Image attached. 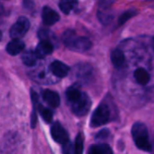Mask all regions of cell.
Returning <instances> with one entry per match:
<instances>
[{
	"label": "cell",
	"instance_id": "cell-1",
	"mask_svg": "<svg viewBox=\"0 0 154 154\" xmlns=\"http://www.w3.org/2000/svg\"><path fill=\"white\" fill-rule=\"evenodd\" d=\"M66 98L75 116L80 117L88 113L91 106V100L87 93L80 91L76 87H70L66 91Z\"/></svg>",
	"mask_w": 154,
	"mask_h": 154
},
{
	"label": "cell",
	"instance_id": "cell-2",
	"mask_svg": "<svg viewBox=\"0 0 154 154\" xmlns=\"http://www.w3.org/2000/svg\"><path fill=\"white\" fill-rule=\"evenodd\" d=\"M62 40L68 49L76 52H85L92 47V42L88 37L79 36L72 30H67L63 33Z\"/></svg>",
	"mask_w": 154,
	"mask_h": 154
},
{
	"label": "cell",
	"instance_id": "cell-3",
	"mask_svg": "<svg viewBox=\"0 0 154 154\" xmlns=\"http://www.w3.org/2000/svg\"><path fill=\"white\" fill-rule=\"evenodd\" d=\"M132 135L138 149L147 152H151L152 151V145L150 141L148 128L144 124L141 122L135 123L132 128Z\"/></svg>",
	"mask_w": 154,
	"mask_h": 154
},
{
	"label": "cell",
	"instance_id": "cell-4",
	"mask_svg": "<svg viewBox=\"0 0 154 154\" xmlns=\"http://www.w3.org/2000/svg\"><path fill=\"white\" fill-rule=\"evenodd\" d=\"M111 120V109L109 106L106 103H101L94 111L91 120L90 125L93 128L104 125L107 124Z\"/></svg>",
	"mask_w": 154,
	"mask_h": 154
},
{
	"label": "cell",
	"instance_id": "cell-5",
	"mask_svg": "<svg viewBox=\"0 0 154 154\" xmlns=\"http://www.w3.org/2000/svg\"><path fill=\"white\" fill-rule=\"evenodd\" d=\"M30 28V22L26 17L21 16L11 27L9 34L12 39H20L23 37Z\"/></svg>",
	"mask_w": 154,
	"mask_h": 154
},
{
	"label": "cell",
	"instance_id": "cell-6",
	"mask_svg": "<svg viewBox=\"0 0 154 154\" xmlns=\"http://www.w3.org/2000/svg\"><path fill=\"white\" fill-rule=\"evenodd\" d=\"M51 137L53 138V140L58 143L64 144L69 141L67 131L59 122H55L51 125Z\"/></svg>",
	"mask_w": 154,
	"mask_h": 154
},
{
	"label": "cell",
	"instance_id": "cell-7",
	"mask_svg": "<svg viewBox=\"0 0 154 154\" xmlns=\"http://www.w3.org/2000/svg\"><path fill=\"white\" fill-rule=\"evenodd\" d=\"M72 74L76 79H78L83 83L84 81L89 80V79L92 75V69L88 64L79 63L76 67H74Z\"/></svg>",
	"mask_w": 154,
	"mask_h": 154
},
{
	"label": "cell",
	"instance_id": "cell-8",
	"mask_svg": "<svg viewBox=\"0 0 154 154\" xmlns=\"http://www.w3.org/2000/svg\"><path fill=\"white\" fill-rule=\"evenodd\" d=\"M54 50L53 44L49 39H42L40 43L37 45L34 52L38 59H42L46 55L51 54Z\"/></svg>",
	"mask_w": 154,
	"mask_h": 154
},
{
	"label": "cell",
	"instance_id": "cell-9",
	"mask_svg": "<svg viewBox=\"0 0 154 154\" xmlns=\"http://www.w3.org/2000/svg\"><path fill=\"white\" fill-rule=\"evenodd\" d=\"M50 71L58 78H64L69 72V67L60 60H54L50 64Z\"/></svg>",
	"mask_w": 154,
	"mask_h": 154
},
{
	"label": "cell",
	"instance_id": "cell-10",
	"mask_svg": "<svg viewBox=\"0 0 154 154\" xmlns=\"http://www.w3.org/2000/svg\"><path fill=\"white\" fill-rule=\"evenodd\" d=\"M42 22L45 25H53L60 20L59 14L49 6H44L42 13Z\"/></svg>",
	"mask_w": 154,
	"mask_h": 154
},
{
	"label": "cell",
	"instance_id": "cell-11",
	"mask_svg": "<svg viewBox=\"0 0 154 154\" xmlns=\"http://www.w3.org/2000/svg\"><path fill=\"white\" fill-rule=\"evenodd\" d=\"M42 99L52 108H57L60 106V96L57 92L52 91V90H49L46 89L44 91H42Z\"/></svg>",
	"mask_w": 154,
	"mask_h": 154
},
{
	"label": "cell",
	"instance_id": "cell-12",
	"mask_svg": "<svg viewBox=\"0 0 154 154\" xmlns=\"http://www.w3.org/2000/svg\"><path fill=\"white\" fill-rule=\"evenodd\" d=\"M134 80L141 86H147L151 81V75L144 68H138L134 72Z\"/></svg>",
	"mask_w": 154,
	"mask_h": 154
},
{
	"label": "cell",
	"instance_id": "cell-13",
	"mask_svg": "<svg viewBox=\"0 0 154 154\" xmlns=\"http://www.w3.org/2000/svg\"><path fill=\"white\" fill-rule=\"evenodd\" d=\"M24 48L25 44L23 41H21L20 39H13L10 42L7 43L6 51L8 52V54L12 56H15L22 52Z\"/></svg>",
	"mask_w": 154,
	"mask_h": 154
},
{
	"label": "cell",
	"instance_id": "cell-14",
	"mask_svg": "<svg viewBox=\"0 0 154 154\" xmlns=\"http://www.w3.org/2000/svg\"><path fill=\"white\" fill-rule=\"evenodd\" d=\"M111 60L114 66L117 69H121L125 64V52L120 49H115L111 53Z\"/></svg>",
	"mask_w": 154,
	"mask_h": 154
},
{
	"label": "cell",
	"instance_id": "cell-15",
	"mask_svg": "<svg viewBox=\"0 0 154 154\" xmlns=\"http://www.w3.org/2000/svg\"><path fill=\"white\" fill-rule=\"evenodd\" d=\"M31 97H32V106H33L32 118H31V126L34 128L37 123V106L40 103V101H39L38 94L33 89L31 90Z\"/></svg>",
	"mask_w": 154,
	"mask_h": 154
},
{
	"label": "cell",
	"instance_id": "cell-16",
	"mask_svg": "<svg viewBox=\"0 0 154 154\" xmlns=\"http://www.w3.org/2000/svg\"><path fill=\"white\" fill-rule=\"evenodd\" d=\"M88 153L90 154H111L113 153V151L111 147L108 144L106 143H100L92 145L91 148L88 151Z\"/></svg>",
	"mask_w": 154,
	"mask_h": 154
},
{
	"label": "cell",
	"instance_id": "cell-17",
	"mask_svg": "<svg viewBox=\"0 0 154 154\" xmlns=\"http://www.w3.org/2000/svg\"><path fill=\"white\" fill-rule=\"evenodd\" d=\"M78 5V0H60L59 6L61 12L65 14H69Z\"/></svg>",
	"mask_w": 154,
	"mask_h": 154
},
{
	"label": "cell",
	"instance_id": "cell-18",
	"mask_svg": "<svg viewBox=\"0 0 154 154\" xmlns=\"http://www.w3.org/2000/svg\"><path fill=\"white\" fill-rule=\"evenodd\" d=\"M37 56L35 54L34 51H31V50H28L26 51L23 56H22V60H23V64H25L26 66L28 67H32L36 64V60H37Z\"/></svg>",
	"mask_w": 154,
	"mask_h": 154
},
{
	"label": "cell",
	"instance_id": "cell-19",
	"mask_svg": "<svg viewBox=\"0 0 154 154\" xmlns=\"http://www.w3.org/2000/svg\"><path fill=\"white\" fill-rule=\"evenodd\" d=\"M37 112H39V114L41 115V116L43 118V120L47 123H51L52 120V116H53V113L52 111H51L49 108L43 106L42 105H41L40 103L37 106Z\"/></svg>",
	"mask_w": 154,
	"mask_h": 154
},
{
	"label": "cell",
	"instance_id": "cell-20",
	"mask_svg": "<svg viewBox=\"0 0 154 154\" xmlns=\"http://www.w3.org/2000/svg\"><path fill=\"white\" fill-rule=\"evenodd\" d=\"M83 149H84L83 136L81 134H79L76 137L75 143H74V153L81 154L83 152Z\"/></svg>",
	"mask_w": 154,
	"mask_h": 154
},
{
	"label": "cell",
	"instance_id": "cell-21",
	"mask_svg": "<svg viewBox=\"0 0 154 154\" xmlns=\"http://www.w3.org/2000/svg\"><path fill=\"white\" fill-rule=\"evenodd\" d=\"M138 14V12L136 10H128L126 12H125L120 17H119V21L118 23L119 25H123L125 23H126L129 19H131L132 17H134V15H136Z\"/></svg>",
	"mask_w": 154,
	"mask_h": 154
},
{
	"label": "cell",
	"instance_id": "cell-22",
	"mask_svg": "<svg viewBox=\"0 0 154 154\" xmlns=\"http://www.w3.org/2000/svg\"><path fill=\"white\" fill-rule=\"evenodd\" d=\"M109 135H110L109 130H108V129H103V130H101V131L97 134L96 139H97V141H99V142L105 141V140H107V139H108Z\"/></svg>",
	"mask_w": 154,
	"mask_h": 154
},
{
	"label": "cell",
	"instance_id": "cell-23",
	"mask_svg": "<svg viewBox=\"0 0 154 154\" xmlns=\"http://www.w3.org/2000/svg\"><path fill=\"white\" fill-rule=\"evenodd\" d=\"M62 145H63V148H62V152L63 153H74V147L69 143V141L68 143L62 144Z\"/></svg>",
	"mask_w": 154,
	"mask_h": 154
},
{
	"label": "cell",
	"instance_id": "cell-24",
	"mask_svg": "<svg viewBox=\"0 0 154 154\" xmlns=\"http://www.w3.org/2000/svg\"><path fill=\"white\" fill-rule=\"evenodd\" d=\"M33 2L32 0H23V6H25V8L31 9L32 6H33Z\"/></svg>",
	"mask_w": 154,
	"mask_h": 154
},
{
	"label": "cell",
	"instance_id": "cell-25",
	"mask_svg": "<svg viewBox=\"0 0 154 154\" xmlns=\"http://www.w3.org/2000/svg\"><path fill=\"white\" fill-rule=\"evenodd\" d=\"M2 11H3V8H2V6L0 5V14H2Z\"/></svg>",
	"mask_w": 154,
	"mask_h": 154
},
{
	"label": "cell",
	"instance_id": "cell-26",
	"mask_svg": "<svg viewBox=\"0 0 154 154\" xmlns=\"http://www.w3.org/2000/svg\"><path fill=\"white\" fill-rule=\"evenodd\" d=\"M1 39H2V32H0V41H1Z\"/></svg>",
	"mask_w": 154,
	"mask_h": 154
}]
</instances>
